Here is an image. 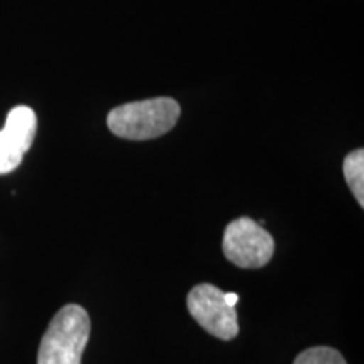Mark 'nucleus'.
I'll use <instances>...</instances> for the list:
<instances>
[{"instance_id":"obj_8","label":"nucleus","mask_w":364,"mask_h":364,"mask_svg":"<svg viewBox=\"0 0 364 364\" xmlns=\"http://www.w3.org/2000/svg\"><path fill=\"white\" fill-rule=\"evenodd\" d=\"M225 300L228 302V306L236 307V304H238V300H240V295L235 292H225Z\"/></svg>"},{"instance_id":"obj_3","label":"nucleus","mask_w":364,"mask_h":364,"mask_svg":"<svg viewBox=\"0 0 364 364\" xmlns=\"http://www.w3.org/2000/svg\"><path fill=\"white\" fill-rule=\"evenodd\" d=\"M275 241L262 225L250 218H238L226 226L223 253L240 268H262L272 260Z\"/></svg>"},{"instance_id":"obj_7","label":"nucleus","mask_w":364,"mask_h":364,"mask_svg":"<svg viewBox=\"0 0 364 364\" xmlns=\"http://www.w3.org/2000/svg\"><path fill=\"white\" fill-rule=\"evenodd\" d=\"M294 364H348L339 351L327 346H317L309 348L295 358Z\"/></svg>"},{"instance_id":"obj_5","label":"nucleus","mask_w":364,"mask_h":364,"mask_svg":"<svg viewBox=\"0 0 364 364\" xmlns=\"http://www.w3.org/2000/svg\"><path fill=\"white\" fill-rule=\"evenodd\" d=\"M38 117L33 108L14 107L6 125L0 130V176L9 174L21 166L24 154L34 142Z\"/></svg>"},{"instance_id":"obj_1","label":"nucleus","mask_w":364,"mask_h":364,"mask_svg":"<svg viewBox=\"0 0 364 364\" xmlns=\"http://www.w3.org/2000/svg\"><path fill=\"white\" fill-rule=\"evenodd\" d=\"M181 107L172 98H150L113 108L107 124L112 134L127 140L157 139L174 129Z\"/></svg>"},{"instance_id":"obj_6","label":"nucleus","mask_w":364,"mask_h":364,"mask_svg":"<svg viewBox=\"0 0 364 364\" xmlns=\"http://www.w3.org/2000/svg\"><path fill=\"white\" fill-rule=\"evenodd\" d=\"M346 182L351 188L358 204L364 208V150H353L343 162Z\"/></svg>"},{"instance_id":"obj_4","label":"nucleus","mask_w":364,"mask_h":364,"mask_svg":"<svg viewBox=\"0 0 364 364\" xmlns=\"http://www.w3.org/2000/svg\"><path fill=\"white\" fill-rule=\"evenodd\" d=\"M188 311L204 331L218 339L230 341L238 336L236 307L228 306L225 292L215 285H196L188 295Z\"/></svg>"},{"instance_id":"obj_2","label":"nucleus","mask_w":364,"mask_h":364,"mask_svg":"<svg viewBox=\"0 0 364 364\" xmlns=\"http://www.w3.org/2000/svg\"><path fill=\"white\" fill-rule=\"evenodd\" d=\"M91 322L81 306L59 309L41 341L38 364H81L90 339Z\"/></svg>"}]
</instances>
